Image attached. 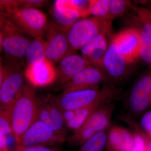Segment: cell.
<instances>
[{
	"instance_id": "7402d4cb",
	"label": "cell",
	"mask_w": 151,
	"mask_h": 151,
	"mask_svg": "<svg viewBox=\"0 0 151 151\" xmlns=\"http://www.w3.org/2000/svg\"><path fill=\"white\" fill-rule=\"evenodd\" d=\"M91 1H77V0H58L55 2L54 5L65 8L71 9L78 11L83 18L91 15Z\"/></svg>"
},
{
	"instance_id": "2e32d148",
	"label": "cell",
	"mask_w": 151,
	"mask_h": 151,
	"mask_svg": "<svg viewBox=\"0 0 151 151\" xmlns=\"http://www.w3.org/2000/svg\"><path fill=\"white\" fill-rule=\"evenodd\" d=\"M137 138L134 132L113 126L108 130L106 147L108 151H132L136 146Z\"/></svg>"
},
{
	"instance_id": "484cf974",
	"label": "cell",
	"mask_w": 151,
	"mask_h": 151,
	"mask_svg": "<svg viewBox=\"0 0 151 151\" xmlns=\"http://www.w3.org/2000/svg\"><path fill=\"white\" fill-rule=\"evenodd\" d=\"M132 9L137 14L142 28L151 39V11L134 5Z\"/></svg>"
},
{
	"instance_id": "8fae6325",
	"label": "cell",
	"mask_w": 151,
	"mask_h": 151,
	"mask_svg": "<svg viewBox=\"0 0 151 151\" xmlns=\"http://www.w3.org/2000/svg\"><path fill=\"white\" fill-rule=\"evenodd\" d=\"M106 81L107 77L102 70L90 65L76 74L64 85L62 93L97 89L99 84Z\"/></svg>"
},
{
	"instance_id": "d4e9b609",
	"label": "cell",
	"mask_w": 151,
	"mask_h": 151,
	"mask_svg": "<svg viewBox=\"0 0 151 151\" xmlns=\"http://www.w3.org/2000/svg\"><path fill=\"white\" fill-rule=\"evenodd\" d=\"M133 4L130 1L124 0H111L108 21L110 24L114 19L122 16L129 9Z\"/></svg>"
},
{
	"instance_id": "cb8c5ba5",
	"label": "cell",
	"mask_w": 151,
	"mask_h": 151,
	"mask_svg": "<svg viewBox=\"0 0 151 151\" xmlns=\"http://www.w3.org/2000/svg\"><path fill=\"white\" fill-rule=\"evenodd\" d=\"M139 36L140 58L151 68V39L142 28H138Z\"/></svg>"
},
{
	"instance_id": "6da1fadb",
	"label": "cell",
	"mask_w": 151,
	"mask_h": 151,
	"mask_svg": "<svg viewBox=\"0 0 151 151\" xmlns=\"http://www.w3.org/2000/svg\"><path fill=\"white\" fill-rule=\"evenodd\" d=\"M38 101L35 88L27 81L9 110L13 134L18 144L25 132L37 119Z\"/></svg>"
},
{
	"instance_id": "3957f363",
	"label": "cell",
	"mask_w": 151,
	"mask_h": 151,
	"mask_svg": "<svg viewBox=\"0 0 151 151\" xmlns=\"http://www.w3.org/2000/svg\"><path fill=\"white\" fill-rule=\"evenodd\" d=\"M115 108L116 104L111 103L98 108L80 129L68 137L67 141L68 144L72 146H81L97 133L108 130Z\"/></svg>"
},
{
	"instance_id": "d6a6232c",
	"label": "cell",
	"mask_w": 151,
	"mask_h": 151,
	"mask_svg": "<svg viewBox=\"0 0 151 151\" xmlns=\"http://www.w3.org/2000/svg\"><path fill=\"white\" fill-rule=\"evenodd\" d=\"M140 127L151 139V110L146 112L141 119Z\"/></svg>"
},
{
	"instance_id": "52a82bcc",
	"label": "cell",
	"mask_w": 151,
	"mask_h": 151,
	"mask_svg": "<svg viewBox=\"0 0 151 151\" xmlns=\"http://www.w3.org/2000/svg\"><path fill=\"white\" fill-rule=\"evenodd\" d=\"M10 19L21 32L34 38L43 37L48 23L45 15L36 8L19 10Z\"/></svg>"
},
{
	"instance_id": "9c48e42d",
	"label": "cell",
	"mask_w": 151,
	"mask_h": 151,
	"mask_svg": "<svg viewBox=\"0 0 151 151\" xmlns=\"http://www.w3.org/2000/svg\"><path fill=\"white\" fill-rule=\"evenodd\" d=\"M63 137L45 124L37 120L25 132L18 144V151L27 147L50 146L64 142Z\"/></svg>"
},
{
	"instance_id": "ffe728a7",
	"label": "cell",
	"mask_w": 151,
	"mask_h": 151,
	"mask_svg": "<svg viewBox=\"0 0 151 151\" xmlns=\"http://www.w3.org/2000/svg\"><path fill=\"white\" fill-rule=\"evenodd\" d=\"M45 103L52 122L56 129L57 132L60 135L67 139V129L65 126L62 111L56 106L52 100L45 101Z\"/></svg>"
},
{
	"instance_id": "f1b7e54d",
	"label": "cell",
	"mask_w": 151,
	"mask_h": 151,
	"mask_svg": "<svg viewBox=\"0 0 151 151\" xmlns=\"http://www.w3.org/2000/svg\"><path fill=\"white\" fill-rule=\"evenodd\" d=\"M0 134L6 136L13 134L9 111L0 110Z\"/></svg>"
},
{
	"instance_id": "5bb4252c",
	"label": "cell",
	"mask_w": 151,
	"mask_h": 151,
	"mask_svg": "<svg viewBox=\"0 0 151 151\" xmlns=\"http://www.w3.org/2000/svg\"><path fill=\"white\" fill-rule=\"evenodd\" d=\"M127 63L120 53L117 45L111 40L105 51L103 73L111 82L120 81L126 76ZM114 84V83H113Z\"/></svg>"
},
{
	"instance_id": "277c9868",
	"label": "cell",
	"mask_w": 151,
	"mask_h": 151,
	"mask_svg": "<svg viewBox=\"0 0 151 151\" xmlns=\"http://www.w3.org/2000/svg\"><path fill=\"white\" fill-rule=\"evenodd\" d=\"M0 35L3 38L1 51H4L8 58L22 63L32 40L21 32L8 17L0 15Z\"/></svg>"
},
{
	"instance_id": "4dcf8cb0",
	"label": "cell",
	"mask_w": 151,
	"mask_h": 151,
	"mask_svg": "<svg viewBox=\"0 0 151 151\" xmlns=\"http://www.w3.org/2000/svg\"><path fill=\"white\" fill-rule=\"evenodd\" d=\"M106 50L101 49L94 50L86 58L93 66L97 68L103 72V60Z\"/></svg>"
},
{
	"instance_id": "83f0119b",
	"label": "cell",
	"mask_w": 151,
	"mask_h": 151,
	"mask_svg": "<svg viewBox=\"0 0 151 151\" xmlns=\"http://www.w3.org/2000/svg\"><path fill=\"white\" fill-rule=\"evenodd\" d=\"M120 119L128 124L133 130V132L142 139L145 145L147 151H151V139L141 129L139 124H138L131 116L123 115L120 117Z\"/></svg>"
},
{
	"instance_id": "44dd1931",
	"label": "cell",
	"mask_w": 151,
	"mask_h": 151,
	"mask_svg": "<svg viewBox=\"0 0 151 151\" xmlns=\"http://www.w3.org/2000/svg\"><path fill=\"white\" fill-rule=\"evenodd\" d=\"M97 133L80 146L79 151H103L107 144L108 132Z\"/></svg>"
},
{
	"instance_id": "30bf717a",
	"label": "cell",
	"mask_w": 151,
	"mask_h": 151,
	"mask_svg": "<svg viewBox=\"0 0 151 151\" xmlns=\"http://www.w3.org/2000/svg\"><path fill=\"white\" fill-rule=\"evenodd\" d=\"M151 87V72L141 77L130 92L127 107L132 116L144 115L151 106L150 92Z\"/></svg>"
},
{
	"instance_id": "f546056e",
	"label": "cell",
	"mask_w": 151,
	"mask_h": 151,
	"mask_svg": "<svg viewBox=\"0 0 151 151\" xmlns=\"http://www.w3.org/2000/svg\"><path fill=\"white\" fill-rule=\"evenodd\" d=\"M1 15L9 18L17 11L19 10L17 0H1Z\"/></svg>"
},
{
	"instance_id": "4fadbf2b",
	"label": "cell",
	"mask_w": 151,
	"mask_h": 151,
	"mask_svg": "<svg viewBox=\"0 0 151 151\" xmlns=\"http://www.w3.org/2000/svg\"><path fill=\"white\" fill-rule=\"evenodd\" d=\"M24 72L28 82L35 88L48 86L56 80V68L47 59L27 65Z\"/></svg>"
},
{
	"instance_id": "7c38bea8",
	"label": "cell",
	"mask_w": 151,
	"mask_h": 151,
	"mask_svg": "<svg viewBox=\"0 0 151 151\" xmlns=\"http://www.w3.org/2000/svg\"><path fill=\"white\" fill-rule=\"evenodd\" d=\"M127 64L140 58L139 36L138 28H129L117 34L112 40Z\"/></svg>"
},
{
	"instance_id": "7a4b0ae2",
	"label": "cell",
	"mask_w": 151,
	"mask_h": 151,
	"mask_svg": "<svg viewBox=\"0 0 151 151\" xmlns=\"http://www.w3.org/2000/svg\"><path fill=\"white\" fill-rule=\"evenodd\" d=\"M119 93L114 84L107 81L100 89L62 93L52 100L62 111H75L88 107L106 97L116 98Z\"/></svg>"
},
{
	"instance_id": "5b68a950",
	"label": "cell",
	"mask_w": 151,
	"mask_h": 151,
	"mask_svg": "<svg viewBox=\"0 0 151 151\" xmlns=\"http://www.w3.org/2000/svg\"><path fill=\"white\" fill-rule=\"evenodd\" d=\"M111 25L108 20L98 17L79 19L67 31L71 48L81 50L94 37L108 32Z\"/></svg>"
},
{
	"instance_id": "d590c367",
	"label": "cell",
	"mask_w": 151,
	"mask_h": 151,
	"mask_svg": "<svg viewBox=\"0 0 151 151\" xmlns=\"http://www.w3.org/2000/svg\"><path fill=\"white\" fill-rule=\"evenodd\" d=\"M150 103L151 105V87L150 89Z\"/></svg>"
},
{
	"instance_id": "836d02e7",
	"label": "cell",
	"mask_w": 151,
	"mask_h": 151,
	"mask_svg": "<svg viewBox=\"0 0 151 151\" xmlns=\"http://www.w3.org/2000/svg\"><path fill=\"white\" fill-rule=\"evenodd\" d=\"M20 151H64L56 147H50L47 146H34L22 149Z\"/></svg>"
},
{
	"instance_id": "9a60e30c",
	"label": "cell",
	"mask_w": 151,
	"mask_h": 151,
	"mask_svg": "<svg viewBox=\"0 0 151 151\" xmlns=\"http://www.w3.org/2000/svg\"><path fill=\"white\" fill-rule=\"evenodd\" d=\"M91 65V63L83 56L75 52L68 53L60 61L56 68V80L65 85L76 74Z\"/></svg>"
},
{
	"instance_id": "603a6c76",
	"label": "cell",
	"mask_w": 151,
	"mask_h": 151,
	"mask_svg": "<svg viewBox=\"0 0 151 151\" xmlns=\"http://www.w3.org/2000/svg\"><path fill=\"white\" fill-rule=\"evenodd\" d=\"M107 32L102 33L94 37L81 49L83 57L87 58L93 50L97 49L106 50L108 47L106 38Z\"/></svg>"
},
{
	"instance_id": "d6986e66",
	"label": "cell",
	"mask_w": 151,
	"mask_h": 151,
	"mask_svg": "<svg viewBox=\"0 0 151 151\" xmlns=\"http://www.w3.org/2000/svg\"><path fill=\"white\" fill-rule=\"evenodd\" d=\"M45 59L47 58L45 41L43 37L34 38L30 43L26 56L27 65H32Z\"/></svg>"
},
{
	"instance_id": "4316f807",
	"label": "cell",
	"mask_w": 151,
	"mask_h": 151,
	"mask_svg": "<svg viewBox=\"0 0 151 151\" xmlns=\"http://www.w3.org/2000/svg\"><path fill=\"white\" fill-rule=\"evenodd\" d=\"M110 3L111 0H92L90 14L108 20Z\"/></svg>"
},
{
	"instance_id": "ac0fdd59",
	"label": "cell",
	"mask_w": 151,
	"mask_h": 151,
	"mask_svg": "<svg viewBox=\"0 0 151 151\" xmlns=\"http://www.w3.org/2000/svg\"><path fill=\"white\" fill-rule=\"evenodd\" d=\"M55 23L63 29L68 31L79 19L83 18L78 11L53 6L50 10Z\"/></svg>"
},
{
	"instance_id": "ba28073f",
	"label": "cell",
	"mask_w": 151,
	"mask_h": 151,
	"mask_svg": "<svg viewBox=\"0 0 151 151\" xmlns=\"http://www.w3.org/2000/svg\"><path fill=\"white\" fill-rule=\"evenodd\" d=\"M46 34V57L53 64L59 62L68 53L75 52L76 50L70 46L67 31L59 27L55 23H49Z\"/></svg>"
},
{
	"instance_id": "e575fe53",
	"label": "cell",
	"mask_w": 151,
	"mask_h": 151,
	"mask_svg": "<svg viewBox=\"0 0 151 151\" xmlns=\"http://www.w3.org/2000/svg\"><path fill=\"white\" fill-rule=\"evenodd\" d=\"M132 151H147L145 145L144 141L139 136H138L136 146Z\"/></svg>"
},
{
	"instance_id": "e0dca14e",
	"label": "cell",
	"mask_w": 151,
	"mask_h": 151,
	"mask_svg": "<svg viewBox=\"0 0 151 151\" xmlns=\"http://www.w3.org/2000/svg\"><path fill=\"white\" fill-rule=\"evenodd\" d=\"M116 97H108L103 98L97 101L94 104L74 111V116L73 119L70 122L65 124L66 128L72 132H74L81 128V126L89 118V116L94 113L98 108L105 105L112 103Z\"/></svg>"
},
{
	"instance_id": "8992f818",
	"label": "cell",
	"mask_w": 151,
	"mask_h": 151,
	"mask_svg": "<svg viewBox=\"0 0 151 151\" xmlns=\"http://www.w3.org/2000/svg\"><path fill=\"white\" fill-rule=\"evenodd\" d=\"M4 64L6 74L0 84V110L9 111L17 95L24 83V72L21 63L16 60L8 58Z\"/></svg>"
},
{
	"instance_id": "1f68e13d",
	"label": "cell",
	"mask_w": 151,
	"mask_h": 151,
	"mask_svg": "<svg viewBox=\"0 0 151 151\" xmlns=\"http://www.w3.org/2000/svg\"><path fill=\"white\" fill-rule=\"evenodd\" d=\"M45 0H17L19 10L27 8L41 7L49 2Z\"/></svg>"
}]
</instances>
